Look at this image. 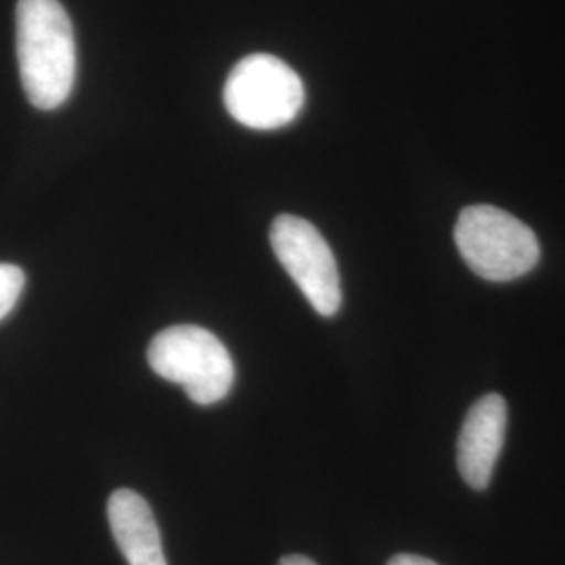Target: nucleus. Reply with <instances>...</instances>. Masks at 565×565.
<instances>
[{
  "label": "nucleus",
  "instance_id": "nucleus-1",
  "mask_svg": "<svg viewBox=\"0 0 565 565\" xmlns=\"http://www.w3.org/2000/svg\"><path fill=\"white\" fill-rule=\"evenodd\" d=\"M18 61L30 103L51 111L67 102L76 81V41L60 0L18 2Z\"/></svg>",
  "mask_w": 565,
  "mask_h": 565
},
{
  "label": "nucleus",
  "instance_id": "nucleus-4",
  "mask_svg": "<svg viewBox=\"0 0 565 565\" xmlns=\"http://www.w3.org/2000/svg\"><path fill=\"white\" fill-rule=\"evenodd\" d=\"M302 78L285 61L256 53L239 61L224 84V105L235 120L254 130H277L302 109Z\"/></svg>",
  "mask_w": 565,
  "mask_h": 565
},
{
  "label": "nucleus",
  "instance_id": "nucleus-5",
  "mask_svg": "<svg viewBox=\"0 0 565 565\" xmlns=\"http://www.w3.org/2000/svg\"><path fill=\"white\" fill-rule=\"evenodd\" d=\"M270 245L287 275L321 315L333 317L342 306V281L335 256L315 224L281 214L270 226Z\"/></svg>",
  "mask_w": 565,
  "mask_h": 565
},
{
  "label": "nucleus",
  "instance_id": "nucleus-9",
  "mask_svg": "<svg viewBox=\"0 0 565 565\" xmlns=\"http://www.w3.org/2000/svg\"><path fill=\"white\" fill-rule=\"evenodd\" d=\"M387 565H438L427 557L422 555H411V553H401V555H394Z\"/></svg>",
  "mask_w": 565,
  "mask_h": 565
},
{
  "label": "nucleus",
  "instance_id": "nucleus-7",
  "mask_svg": "<svg viewBox=\"0 0 565 565\" xmlns=\"http://www.w3.org/2000/svg\"><path fill=\"white\" fill-rule=\"evenodd\" d=\"M107 518L128 565H168L156 515L141 494L116 490L107 503Z\"/></svg>",
  "mask_w": 565,
  "mask_h": 565
},
{
  "label": "nucleus",
  "instance_id": "nucleus-10",
  "mask_svg": "<svg viewBox=\"0 0 565 565\" xmlns=\"http://www.w3.org/2000/svg\"><path fill=\"white\" fill-rule=\"evenodd\" d=\"M279 565H317L312 559H308V557H303V555H287V557H282Z\"/></svg>",
  "mask_w": 565,
  "mask_h": 565
},
{
  "label": "nucleus",
  "instance_id": "nucleus-3",
  "mask_svg": "<svg viewBox=\"0 0 565 565\" xmlns=\"http://www.w3.org/2000/svg\"><path fill=\"white\" fill-rule=\"evenodd\" d=\"M149 366L172 384L182 385L195 404L221 403L235 382V364L224 343L198 324L168 327L153 338Z\"/></svg>",
  "mask_w": 565,
  "mask_h": 565
},
{
  "label": "nucleus",
  "instance_id": "nucleus-2",
  "mask_svg": "<svg viewBox=\"0 0 565 565\" xmlns=\"http://www.w3.org/2000/svg\"><path fill=\"white\" fill-rule=\"evenodd\" d=\"M455 243L467 266L486 281L520 279L541 258L532 228L494 205L465 207L455 226Z\"/></svg>",
  "mask_w": 565,
  "mask_h": 565
},
{
  "label": "nucleus",
  "instance_id": "nucleus-8",
  "mask_svg": "<svg viewBox=\"0 0 565 565\" xmlns=\"http://www.w3.org/2000/svg\"><path fill=\"white\" fill-rule=\"evenodd\" d=\"M25 287V275L15 264H0V321L11 315L20 302Z\"/></svg>",
  "mask_w": 565,
  "mask_h": 565
},
{
  "label": "nucleus",
  "instance_id": "nucleus-6",
  "mask_svg": "<svg viewBox=\"0 0 565 565\" xmlns=\"http://www.w3.org/2000/svg\"><path fill=\"white\" fill-rule=\"evenodd\" d=\"M505 431L507 403L503 396L488 394L469 408L457 443V465L461 478L473 490H486L490 484L505 443Z\"/></svg>",
  "mask_w": 565,
  "mask_h": 565
}]
</instances>
